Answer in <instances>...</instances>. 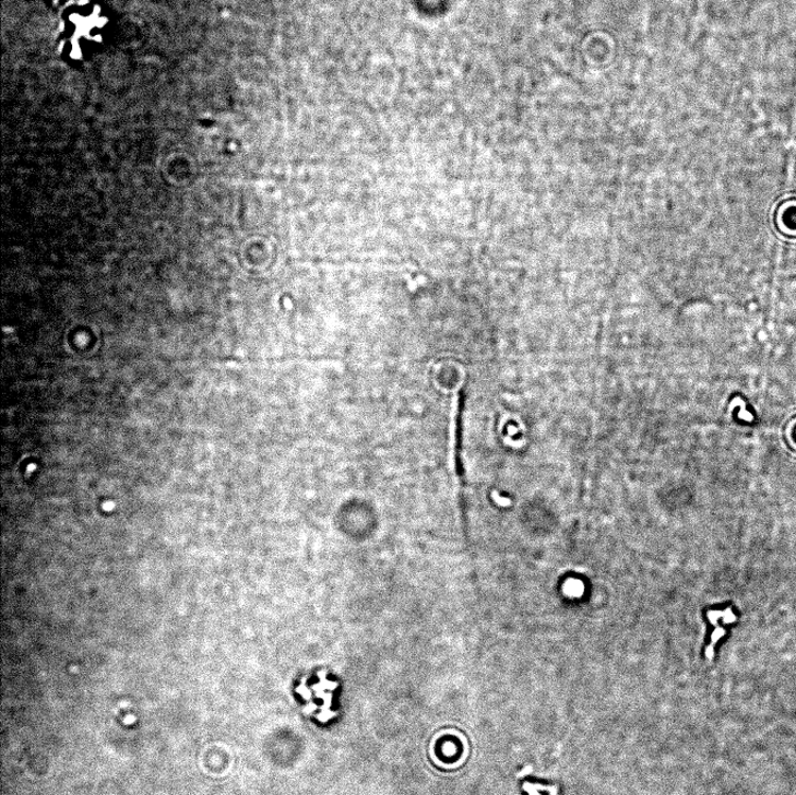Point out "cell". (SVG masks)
<instances>
[{
	"label": "cell",
	"mask_w": 796,
	"mask_h": 795,
	"mask_svg": "<svg viewBox=\"0 0 796 795\" xmlns=\"http://www.w3.org/2000/svg\"><path fill=\"white\" fill-rule=\"evenodd\" d=\"M463 410H464V392L463 390H459L455 393L454 397V463H455V471L456 476L459 480L460 486V506H461V513L463 517V523L465 511H464V465H463V456H462V444H463Z\"/></svg>",
	"instance_id": "obj_1"
}]
</instances>
